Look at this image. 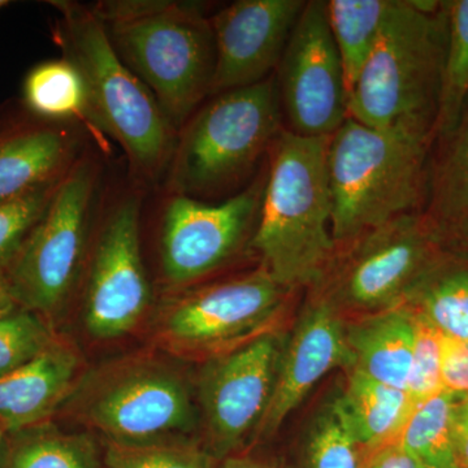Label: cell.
Listing matches in <instances>:
<instances>
[{"mask_svg": "<svg viewBox=\"0 0 468 468\" xmlns=\"http://www.w3.org/2000/svg\"><path fill=\"white\" fill-rule=\"evenodd\" d=\"M331 137H303L284 128L268 154L260 218L251 246L284 288L314 286L334 258L328 177Z\"/></svg>", "mask_w": 468, "mask_h": 468, "instance_id": "cell-1", "label": "cell"}, {"mask_svg": "<svg viewBox=\"0 0 468 468\" xmlns=\"http://www.w3.org/2000/svg\"><path fill=\"white\" fill-rule=\"evenodd\" d=\"M90 7L175 131L183 128L211 95L217 58L211 20L187 2L109 0Z\"/></svg>", "mask_w": 468, "mask_h": 468, "instance_id": "cell-2", "label": "cell"}, {"mask_svg": "<svg viewBox=\"0 0 468 468\" xmlns=\"http://www.w3.org/2000/svg\"><path fill=\"white\" fill-rule=\"evenodd\" d=\"M50 5L58 15L52 37L61 58L84 80L91 126L122 147L135 177L156 180L174 154V126L153 92L119 57L89 5L69 0H52Z\"/></svg>", "mask_w": 468, "mask_h": 468, "instance_id": "cell-3", "label": "cell"}, {"mask_svg": "<svg viewBox=\"0 0 468 468\" xmlns=\"http://www.w3.org/2000/svg\"><path fill=\"white\" fill-rule=\"evenodd\" d=\"M432 146V134L345 120L329 138L326 158L335 245L420 212Z\"/></svg>", "mask_w": 468, "mask_h": 468, "instance_id": "cell-4", "label": "cell"}, {"mask_svg": "<svg viewBox=\"0 0 468 468\" xmlns=\"http://www.w3.org/2000/svg\"><path fill=\"white\" fill-rule=\"evenodd\" d=\"M445 45L443 2L397 0L347 94V117L433 135Z\"/></svg>", "mask_w": 468, "mask_h": 468, "instance_id": "cell-5", "label": "cell"}, {"mask_svg": "<svg viewBox=\"0 0 468 468\" xmlns=\"http://www.w3.org/2000/svg\"><path fill=\"white\" fill-rule=\"evenodd\" d=\"M284 128L275 75L218 94L183 126L168 165L169 189L196 199L232 192Z\"/></svg>", "mask_w": 468, "mask_h": 468, "instance_id": "cell-6", "label": "cell"}, {"mask_svg": "<svg viewBox=\"0 0 468 468\" xmlns=\"http://www.w3.org/2000/svg\"><path fill=\"white\" fill-rule=\"evenodd\" d=\"M446 255L420 212H412L338 245L314 288L337 310L375 314L405 303Z\"/></svg>", "mask_w": 468, "mask_h": 468, "instance_id": "cell-7", "label": "cell"}, {"mask_svg": "<svg viewBox=\"0 0 468 468\" xmlns=\"http://www.w3.org/2000/svg\"><path fill=\"white\" fill-rule=\"evenodd\" d=\"M98 178L97 163L81 156L64 176L48 211L5 267L18 306L46 322L66 307L84 267Z\"/></svg>", "mask_w": 468, "mask_h": 468, "instance_id": "cell-8", "label": "cell"}, {"mask_svg": "<svg viewBox=\"0 0 468 468\" xmlns=\"http://www.w3.org/2000/svg\"><path fill=\"white\" fill-rule=\"evenodd\" d=\"M69 399L76 417L110 442L174 440L196 423L189 385L159 360H124L101 369L75 388Z\"/></svg>", "mask_w": 468, "mask_h": 468, "instance_id": "cell-9", "label": "cell"}, {"mask_svg": "<svg viewBox=\"0 0 468 468\" xmlns=\"http://www.w3.org/2000/svg\"><path fill=\"white\" fill-rule=\"evenodd\" d=\"M285 126L303 137H331L347 119L343 63L323 0H309L276 69Z\"/></svg>", "mask_w": 468, "mask_h": 468, "instance_id": "cell-10", "label": "cell"}, {"mask_svg": "<svg viewBox=\"0 0 468 468\" xmlns=\"http://www.w3.org/2000/svg\"><path fill=\"white\" fill-rule=\"evenodd\" d=\"M266 174L220 203L174 194L163 212L160 260L169 284H193L215 272L255 232Z\"/></svg>", "mask_w": 468, "mask_h": 468, "instance_id": "cell-11", "label": "cell"}, {"mask_svg": "<svg viewBox=\"0 0 468 468\" xmlns=\"http://www.w3.org/2000/svg\"><path fill=\"white\" fill-rule=\"evenodd\" d=\"M141 197L129 194L107 215L89 264L84 318L100 340L133 331L151 302L140 239Z\"/></svg>", "mask_w": 468, "mask_h": 468, "instance_id": "cell-12", "label": "cell"}, {"mask_svg": "<svg viewBox=\"0 0 468 468\" xmlns=\"http://www.w3.org/2000/svg\"><path fill=\"white\" fill-rule=\"evenodd\" d=\"M288 292L263 267L205 286L169 307L163 320V337L176 349L185 351L230 343L272 318Z\"/></svg>", "mask_w": 468, "mask_h": 468, "instance_id": "cell-13", "label": "cell"}, {"mask_svg": "<svg viewBox=\"0 0 468 468\" xmlns=\"http://www.w3.org/2000/svg\"><path fill=\"white\" fill-rule=\"evenodd\" d=\"M282 349L276 335H261L202 369L199 401L218 454L232 452L257 431L272 396Z\"/></svg>", "mask_w": 468, "mask_h": 468, "instance_id": "cell-14", "label": "cell"}, {"mask_svg": "<svg viewBox=\"0 0 468 468\" xmlns=\"http://www.w3.org/2000/svg\"><path fill=\"white\" fill-rule=\"evenodd\" d=\"M304 5V0H237L209 18L217 57L211 94L270 79Z\"/></svg>", "mask_w": 468, "mask_h": 468, "instance_id": "cell-15", "label": "cell"}, {"mask_svg": "<svg viewBox=\"0 0 468 468\" xmlns=\"http://www.w3.org/2000/svg\"><path fill=\"white\" fill-rule=\"evenodd\" d=\"M350 366V350L338 310L315 294L298 320L291 340L282 346L272 396L257 433H275L328 372Z\"/></svg>", "mask_w": 468, "mask_h": 468, "instance_id": "cell-16", "label": "cell"}, {"mask_svg": "<svg viewBox=\"0 0 468 468\" xmlns=\"http://www.w3.org/2000/svg\"><path fill=\"white\" fill-rule=\"evenodd\" d=\"M0 201L58 183L81 159L79 132L21 104L0 109Z\"/></svg>", "mask_w": 468, "mask_h": 468, "instance_id": "cell-17", "label": "cell"}, {"mask_svg": "<svg viewBox=\"0 0 468 468\" xmlns=\"http://www.w3.org/2000/svg\"><path fill=\"white\" fill-rule=\"evenodd\" d=\"M76 351L55 338L26 365L0 378V426L16 432L50 421L75 390Z\"/></svg>", "mask_w": 468, "mask_h": 468, "instance_id": "cell-18", "label": "cell"}, {"mask_svg": "<svg viewBox=\"0 0 468 468\" xmlns=\"http://www.w3.org/2000/svg\"><path fill=\"white\" fill-rule=\"evenodd\" d=\"M420 214L443 250L468 258V101L451 133L433 143Z\"/></svg>", "mask_w": 468, "mask_h": 468, "instance_id": "cell-19", "label": "cell"}, {"mask_svg": "<svg viewBox=\"0 0 468 468\" xmlns=\"http://www.w3.org/2000/svg\"><path fill=\"white\" fill-rule=\"evenodd\" d=\"M417 334V315L408 304L378 311L345 329L356 369L378 383L406 390Z\"/></svg>", "mask_w": 468, "mask_h": 468, "instance_id": "cell-20", "label": "cell"}, {"mask_svg": "<svg viewBox=\"0 0 468 468\" xmlns=\"http://www.w3.org/2000/svg\"><path fill=\"white\" fill-rule=\"evenodd\" d=\"M344 393L335 399L351 435L367 452L396 441L414 408L408 392L349 369Z\"/></svg>", "mask_w": 468, "mask_h": 468, "instance_id": "cell-21", "label": "cell"}, {"mask_svg": "<svg viewBox=\"0 0 468 468\" xmlns=\"http://www.w3.org/2000/svg\"><path fill=\"white\" fill-rule=\"evenodd\" d=\"M0 468H104V463L90 435L64 432L45 421L5 433Z\"/></svg>", "mask_w": 468, "mask_h": 468, "instance_id": "cell-22", "label": "cell"}, {"mask_svg": "<svg viewBox=\"0 0 468 468\" xmlns=\"http://www.w3.org/2000/svg\"><path fill=\"white\" fill-rule=\"evenodd\" d=\"M403 304L445 337L468 340V258L446 255Z\"/></svg>", "mask_w": 468, "mask_h": 468, "instance_id": "cell-23", "label": "cell"}, {"mask_svg": "<svg viewBox=\"0 0 468 468\" xmlns=\"http://www.w3.org/2000/svg\"><path fill=\"white\" fill-rule=\"evenodd\" d=\"M397 0H328L326 18L343 63L347 94L368 60Z\"/></svg>", "mask_w": 468, "mask_h": 468, "instance_id": "cell-24", "label": "cell"}, {"mask_svg": "<svg viewBox=\"0 0 468 468\" xmlns=\"http://www.w3.org/2000/svg\"><path fill=\"white\" fill-rule=\"evenodd\" d=\"M21 104L48 122L84 119L91 125L84 80L64 58L42 61L27 72Z\"/></svg>", "mask_w": 468, "mask_h": 468, "instance_id": "cell-25", "label": "cell"}, {"mask_svg": "<svg viewBox=\"0 0 468 468\" xmlns=\"http://www.w3.org/2000/svg\"><path fill=\"white\" fill-rule=\"evenodd\" d=\"M458 393L441 392L415 403L396 441L426 468H460L455 457L452 415Z\"/></svg>", "mask_w": 468, "mask_h": 468, "instance_id": "cell-26", "label": "cell"}, {"mask_svg": "<svg viewBox=\"0 0 468 468\" xmlns=\"http://www.w3.org/2000/svg\"><path fill=\"white\" fill-rule=\"evenodd\" d=\"M446 45L433 143L451 133L468 101V0L443 2Z\"/></svg>", "mask_w": 468, "mask_h": 468, "instance_id": "cell-27", "label": "cell"}, {"mask_svg": "<svg viewBox=\"0 0 468 468\" xmlns=\"http://www.w3.org/2000/svg\"><path fill=\"white\" fill-rule=\"evenodd\" d=\"M360 451L335 399L307 432L301 468H360Z\"/></svg>", "mask_w": 468, "mask_h": 468, "instance_id": "cell-28", "label": "cell"}, {"mask_svg": "<svg viewBox=\"0 0 468 468\" xmlns=\"http://www.w3.org/2000/svg\"><path fill=\"white\" fill-rule=\"evenodd\" d=\"M104 468H209V455L184 440L150 443L107 441Z\"/></svg>", "mask_w": 468, "mask_h": 468, "instance_id": "cell-29", "label": "cell"}, {"mask_svg": "<svg viewBox=\"0 0 468 468\" xmlns=\"http://www.w3.org/2000/svg\"><path fill=\"white\" fill-rule=\"evenodd\" d=\"M60 181L0 201V270L11 263L48 211Z\"/></svg>", "mask_w": 468, "mask_h": 468, "instance_id": "cell-30", "label": "cell"}, {"mask_svg": "<svg viewBox=\"0 0 468 468\" xmlns=\"http://www.w3.org/2000/svg\"><path fill=\"white\" fill-rule=\"evenodd\" d=\"M50 323L24 309L0 319V378L26 365L55 340Z\"/></svg>", "mask_w": 468, "mask_h": 468, "instance_id": "cell-31", "label": "cell"}, {"mask_svg": "<svg viewBox=\"0 0 468 468\" xmlns=\"http://www.w3.org/2000/svg\"><path fill=\"white\" fill-rule=\"evenodd\" d=\"M415 315L417 334L406 392L412 402L419 403L443 390L442 335L417 311Z\"/></svg>", "mask_w": 468, "mask_h": 468, "instance_id": "cell-32", "label": "cell"}, {"mask_svg": "<svg viewBox=\"0 0 468 468\" xmlns=\"http://www.w3.org/2000/svg\"><path fill=\"white\" fill-rule=\"evenodd\" d=\"M441 354L443 389L468 394V340L442 335Z\"/></svg>", "mask_w": 468, "mask_h": 468, "instance_id": "cell-33", "label": "cell"}, {"mask_svg": "<svg viewBox=\"0 0 468 468\" xmlns=\"http://www.w3.org/2000/svg\"><path fill=\"white\" fill-rule=\"evenodd\" d=\"M360 468H426L397 441L367 452Z\"/></svg>", "mask_w": 468, "mask_h": 468, "instance_id": "cell-34", "label": "cell"}, {"mask_svg": "<svg viewBox=\"0 0 468 468\" xmlns=\"http://www.w3.org/2000/svg\"><path fill=\"white\" fill-rule=\"evenodd\" d=\"M455 457L460 468H468V394H458L452 415Z\"/></svg>", "mask_w": 468, "mask_h": 468, "instance_id": "cell-35", "label": "cell"}, {"mask_svg": "<svg viewBox=\"0 0 468 468\" xmlns=\"http://www.w3.org/2000/svg\"><path fill=\"white\" fill-rule=\"evenodd\" d=\"M18 309H21V307L15 300L14 292L11 291L5 271L0 270V319L11 315Z\"/></svg>", "mask_w": 468, "mask_h": 468, "instance_id": "cell-36", "label": "cell"}, {"mask_svg": "<svg viewBox=\"0 0 468 468\" xmlns=\"http://www.w3.org/2000/svg\"><path fill=\"white\" fill-rule=\"evenodd\" d=\"M218 468H271L260 461L251 460V458H228Z\"/></svg>", "mask_w": 468, "mask_h": 468, "instance_id": "cell-37", "label": "cell"}, {"mask_svg": "<svg viewBox=\"0 0 468 468\" xmlns=\"http://www.w3.org/2000/svg\"><path fill=\"white\" fill-rule=\"evenodd\" d=\"M5 432L3 430L2 426H0V454H2L3 443H5Z\"/></svg>", "mask_w": 468, "mask_h": 468, "instance_id": "cell-38", "label": "cell"}, {"mask_svg": "<svg viewBox=\"0 0 468 468\" xmlns=\"http://www.w3.org/2000/svg\"><path fill=\"white\" fill-rule=\"evenodd\" d=\"M9 5H11V3H9L8 0H0V11H2L3 8L8 7Z\"/></svg>", "mask_w": 468, "mask_h": 468, "instance_id": "cell-39", "label": "cell"}, {"mask_svg": "<svg viewBox=\"0 0 468 468\" xmlns=\"http://www.w3.org/2000/svg\"><path fill=\"white\" fill-rule=\"evenodd\" d=\"M0 122H2V119H0Z\"/></svg>", "mask_w": 468, "mask_h": 468, "instance_id": "cell-40", "label": "cell"}]
</instances>
